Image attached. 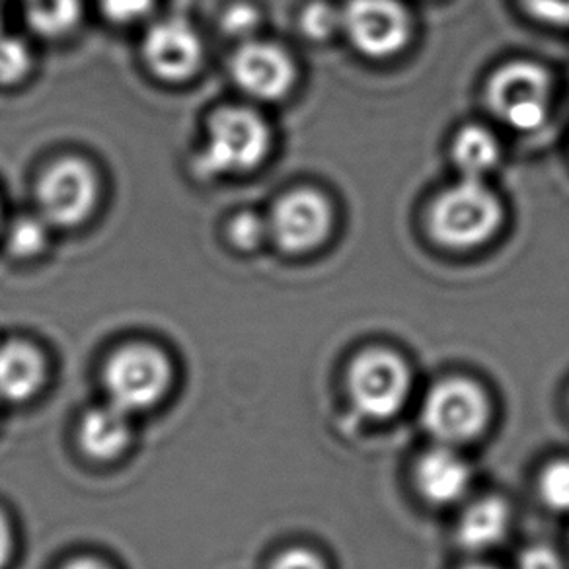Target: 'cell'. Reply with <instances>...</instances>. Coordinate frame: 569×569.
Listing matches in <instances>:
<instances>
[{"label": "cell", "mask_w": 569, "mask_h": 569, "mask_svg": "<svg viewBox=\"0 0 569 569\" xmlns=\"http://www.w3.org/2000/svg\"><path fill=\"white\" fill-rule=\"evenodd\" d=\"M269 149L271 129L258 111L246 106H221L207 118L193 170L203 180L248 174L261 167Z\"/></svg>", "instance_id": "1"}, {"label": "cell", "mask_w": 569, "mask_h": 569, "mask_svg": "<svg viewBox=\"0 0 569 569\" xmlns=\"http://www.w3.org/2000/svg\"><path fill=\"white\" fill-rule=\"evenodd\" d=\"M100 178L80 157H61L43 168L36 188V209L51 229H77L94 214L100 203Z\"/></svg>", "instance_id": "2"}, {"label": "cell", "mask_w": 569, "mask_h": 569, "mask_svg": "<svg viewBox=\"0 0 569 569\" xmlns=\"http://www.w3.org/2000/svg\"><path fill=\"white\" fill-rule=\"evenodd\" d=\"M501 203L480 180L465 178L445 190L431 209V232L449 248H475L493 237Z\"/></svg>", "instance_id": "3"}, {"label": "cell", "mask_w": 569, "mask_h": 569, "mask_svg": "<svg viewBox=\"0 0 569 569\" xmlns=\"http://www.w3.org/2000/svg\"><path fill=\"white\" fill-rule=\"evenodd\" d=\"M172 380L168 357L147 343H129L118 349L103 367V387L111 406L126 411L154 408L164 398Z\"/></svg>", "instance_id": "4"}, {"label": "cell", "mask_w": 569, "mask_h": 569, "mask_svg": "<svg viewBox=\"0 0 569 569\" xmlns=\"http://www.w3.org/2000/svg\"><path fill=\"white\" fill-rule=\"evenodd\" d=\"M490 400L482 387L460 377L437 382L429 390L421 421L443 445H460L472 441L482 433L490 421Z\"/></svg>", "instance_id": "5"}, {"label": "cell", "mask_w": 569, "mask_h": 569, "mask_svg": "<svg viewBox=\"0 0 569 569\" xmlns=\"http://www.w3.org/2000/svg\"><path fill=\"white\" fill-rule=\"evenodd\" d=\"M550 79L538 64L517 61L501 67L488 84L490 110L515 131H535L550 111Z\"/></svg>", "instance_id": "6"}, {"label": "cell", "mask_w": 569, "mask_h": 569, "mask_svg": "<svg viewBox=\"0 0 569 569\" xmlns=\"http://www.w3.org/2000/svg\"><path fill=\"white\" fill-rule=\"evenodd\" d=\"M351 400L367 418L388 419L410 396L411 372L403 359L387 349H369L349 367Z\"/></svg>", "instance_id": "7"}, {"label": "cell", "mask_w": 569, "mask_h": 569, "mask_svg": "<svg viewBox=\"0 0 569 569\" xmlns=\"http://www.w3.org/2000/svg\"><path fill=\"white\" fill-rule=\"evenodd\" d=\"M141 57L154 79L182 84L198 77L206 63V46L188 20L168 18L144 32Z\"/></svg>", "instance_id": "8"}, {"label": "cell", "mask_w": 569, "mask_h": 569, "mask_svg": "<svg viewBox=\"0 0 569 569\" xmlns=\"http://www.w3.org/2000/svg\"><path fill=\"white\" fill-rule=\"evenodd\" d=\"M341 32L363 56H395L410 38V18L396 0H349L341 10Z\"/></svg>", "instance_id": "9"}, {"label": "cell", "mask_w": 569, "mask_h": 569, "mask_svg": "<svg viewBox=\"0 0 569 569\" xmlns=\"http://www.w3.org/2000/svg\"><path fill=\"white\" fill-rule=\"evenodd\" d=\"M330 227V203L315 190L289 191L277 199L268 217L269 238L287 253L315 250L325 242Z\"/></svg>", "instance_id": "10"}, {"label": "cell", "mask_w": 569, "mask_h": 569, "mask_svg": "<svg viewBox=\"0 0 569 569\" xmlns=\"http://www.w3.org/2000/svg\"><path fill=\"white\" fill-rule=\"evenodd\" d=\"M229 74L240 92L260 102H277L295 84L293 59L271 41H242L230 57Z\"/></svg>", "instance_id": "11"}, {"label": "cell", "mask_w": 569, "mask_h": 569, "mask_svg": "<svg viewBox=\"0 0 569 569\" xmlns=\"http://www.w3.org/2000/svg\"><path fill=\"white\" fill-rule=\"evenodd\" d=\"M472 482L467 460L449 445L427 451L416 467V486L426 501L433 506H449L459 501Z\"/></svg>", "instance_id": "12"}, {"label": "cell", "mask_w": 569, "mask_h": 569, "mask_svg": "<svg viewBox=\"0 0 569 569\" xmlns=\"http://www.w3.org/2000/svg\"><path fill=\"white\" fill-rule=\"evenodd\" d=\"M46 380V361L28 341L12 340L0 346V398L7 402H28L40 392Z\"/></svg>", "instance_id": "13"}, {"label": "cell", "mask_w": 569, "mask_h": 569, "mask_svg": "<svg viewBox=\"0 0 569 569\" xmlns=\"http://www.w3.org/2000/svg\"><path fill=\"white\" fill-rule=\"evenodd\" d=\"M131 443V426L126 411L103 406L88 411L79 426L80 449L94 460H113Z\"/></svg>", "instance_id": "14"}, {"label": "cell", "mask_w": 569, "mask_h": 569, "mask_svg": "<svg viewBox=\"0 0 569 569\" xmlns=\"http://www.w3.org/2000/svg\"><path fill=\"white\" fill-rule=\"evenodd\" d=\"M511 522L509 506L501 498L478 499L460 517L457 537L467 550H488L506 538Z\"/></svg>", "instance_id": "15"}, {"label": "cell", "mask_w": 569, "mask_h": 569, "mask_svg": "<svg viewBox=\"0 0 569 569\" xmlns=\"http://www.w3.org/2000/svg\"><path fill=\"white\" fill-rule=\"evenodd\" d=\"M452 160L465 178L480 180L483 174L498 167V139L483 127H465L452 142Z\"/></svg>", "instance_id": "16"}, {"label": "cell", "mask_w": 569, "mask_h": 569, "mask_svg": "<svg viewBox=\"0 0 569 569\" xmlns=\"http://www.w3.org/2000/svg\"><path fill=\"white\" fill-rule=\"evenodd\" d=\"M82 14V0H26V22L33 32L48 40L74 32Z\"/></svg>", "instance_id": "17"}, {"label": "cell", "mask_w": 569, "mask_h": 569, "mask_svg": "<svg viewBox=\"0 0 569 569\" xmlns=\"http://www.w3.org/2000/svg\"><path fill=\"white\" fill-rule=\"evenodd\" d=\"M51 227L40 214L18 217L7 232V252L14 260L30 261L48 252Z\"/></svg>", "instance_id": "18"}, {"label": "cell", "mask_w": 569, "mask_h": 569, "mask_svg": "<svg viewBox=\"0 0 569 569\" xmlns=\"http://www.w3.org/2000/svg\"><path fill=\"white\" fill-rule=\"evenodd\" d=\"M33 69L32 49L26 41L0 32V87H18Z\"/></svg>", "instance_id": "19"}, {"label": "cell", "mask_w": 569, "mask_h": 569, "mask_svg": "<svg viewBox=\"0 0 569 569\" xmlns=\"http://www.w3.org/2000/svg\"><path fill=\"white\" fill-rule=\"evenodd\" d=\"M268 238V219L253 211H240L227 222V240L238 252H253Z\"/></svg>", "instance_id": "20"}, {"label": "cell", "mask_w": 569, "mask_h": 569, "mask_svg": "<svg viewBox=\"0 0 569 569\" xmlns=\"http://www.w3.org/2000/svg\"><path fill=\"white\" fill-rule=\"evenodd\" d=\"M540 498L553 511H569V460H556L540 476Z\"/></svg>", "instance_id": "21"}, {"label": "cell", "mask_w": 569, "mask_h": 569, "mask_svg": "<svg viewBox=\"0 0 569 569\" xmlns=\"http://www.w3.org/2000/svg\"><path fill=\"white\" fill-rule=\"evenodd\" d=\"M301 30L310 40H330L341 30V12L326 2H312L302 12Z\"/></svg>", "instance_id": "22"}, {"label": "cell", "mask_w": 569, "mask_h": 569, "mask_svg": "<svg viewBox=\"0 0 569 569\" xmlns=\"http://www.w3.org/2000/svg\"><path fill=\"white\" fill-rule=\"evenodd\" d=\"M260 12L253 9L248 2H234L229 9L222 12L221 28L222 32L242 41L253 40V33L260 28Z\"/></svg>", "instance_id": "23"}, {"label": "cell", "mask_w": 569, "mask_h": 569, "mask_svg": "<svg viewBox=\"0 0 569 569\" xmlns=\"http://www.w3.org/2000/svg\"><path fill=\"white\" fill-rule=\"evenodd\" d=\"M103 17L113 24H134L149 17L154 9V0H98Z\"/></svg>", "instance_id": "24"}, {"label": "cell", "mask_w": 569, "mask_h": 569, "mask_svg": "<svg viewBox=\"0 0 569 569\" xmlns=\"http://www.w3.org/2000/svg\"><path fill=\"white\" fill-rule=\"evenodd\" d=\"M522 4L546 24L569 26V0H522Z\"/></svg>", "instance_id": "25"}, {"label": "cell", "mask_w": 569, "mask_h": 569, "mask_svg": "<svg viewBox=\"0 0 569 569\" xmlns=\"http://www.w3.org/2000/svg\"><path fill=\"white\" fill-rule=\"evenodd\" d=\"M269 569H326V563L307 548H291L279 553Z\"/></svg>", "instance_id": "26"}, {"label": "cell", "mask_w": 569, "mask_h": 569, "mask_svg": "<svg viewBox=\"0 0 569 569\" xmlns=\"http://www.w3.org/2000/svg\"><path fill=\"white\" fill-rule=\"evenodd\" d=\"M519 569H566L560 556L548 546H532L519 558Z\"/></svg>", "instance_id": "27"}, {"label": "cell", "mask_w": 569, "mask_h": 569, "mask_svg": "<svg viewBox=\"0 0 569 569\" xmlns=\"http://www.w3.org/2000/svg\"><path fill=\"white\" fill-rule=\"evenodd\" d=\"M10 553H12V532L7 517L0 513V569L9 563Z\"/></svg>", "instance_id": "28"}, {"label": "cell", "mask_w": 569, "mask_h": 569, "mask_svg": "<svg viewBox=\"0 0 569 569\" xmlns=\"http://www.w3.org/2000/svg\"><path fill=\"white\" fill-rule=\"evenodd\" d=\"M61 569H110L102 561L92 560V558H77L71 560Z\"/></svg>", "instance_id": "29"}, {"label": "cell", "mask_w": 569, "mask_h": 569, "mask_svg": "<svg viewBox=\"0 0 569 569\" xmlns=\"http://www.w3.org/2000/svg\"><path fill=\"white\" fill-rule=\"evenodd\" d=\"M2 22H4V0H0V32H2Z\"/></svg>", "instance_id": "30"}, {"label": "cell", "mask_w": 569, "mask_h": 569, "mask_svg": "<svg viewBox=\"0 0 569 569\" xmlns=\"http://www.w3.org/2000/svg\"><path fill=\"white\" fill-rule=\"evenodd\" d=\"M467 569H493L490 568V566H470V568Z\"/></svg>", "instance_id": "31"}]
</instances>
